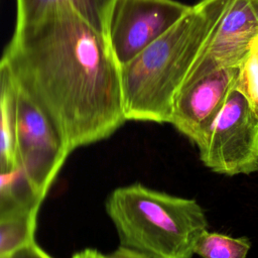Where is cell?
<instances>
[{
	"mask_svg": "<svg viewBox=\"0 0 258 258\" xmlns=\"http://www.w3.org/2000/svg\"><path fill=\"white\" fill-rule=\"evenodd\" d=\"M105 258H148V257H146L145 255L135 250H132L130 248L120 245L118 249H116L109 255H105Z\"/></svg>",
	"mask_w": 258,
	"mask_h": 258,
	"instance_id": "obj_16",
	"label": "cell"
},
{
	"mask_svg": "<svg viewBox=\"0 0 258 258\" xmlns=\"http://www.w3.org/2000/svg\"><path fill=\"white\" fill-rule=\"evenodd\" d=\"M37 213L0 221V258L35 242Z\"/></svg>",
	"mask_w": 258,
	"mask_h": 258,
	"instance_id": "obj_12",
	"label": "cell"
},
{
	"mask_svg": "<svg viewBox=\"0 0 258 258\" xmlns=\"http://www.w3.org/2000/svg\"><path fill=\"white\" fill-rule=\"evenodd\" d=\"M116 0H16V24L28 22L46 10L69 7L107 36L109 18Z\"/></svg>",
	"mask_w": 258,
	"mask_h": 258,
	"instance_id": "obj_10",
	"label": "cell"
},
{
	"mask_svg": "<svg viewBox=\"0 0 258 258\" xmlns=\"http://www.w3.org/2000/svg\"><path fill=\"white\" fill-rule=\"evenodd\" d=\"M4 258H5V257H4Z\"/></svg>",
	"mask_w": 258,
	"mask_h": 258,
	"instance_id": "obj_18",
	"label": "cell"
},
{
	"mask_svg": "<svg viewBox=\"0 0 258 258\" xmlns=\"http://www.w3.org/2000/svg\"><path fill=\"white\" fill-rule=\"evenodd\" d=\"M238 73L239 67L219 69L183 84L174 100L170 124L197 145L236 87Z\"/></svg>",
	"mask_w": 258,
	"mask_h": 258,
	"instance_id": "obj_8",
	"label": "cell"
},
{
	"mask_svg": "<svg viewBox=\"0 0 258 258\" xmlns=\"http://www.w3.org/2000/svg\"><path fill=\"white\" fill-rule=\"evenodd\" d=\"M236 88L247 98L258 114V36L252 42L249 53L239 66Z\"/></svg>",
	"mask_w": 258,
	"mask_h": 258,
	"instance_id": "obj_14",
	"label": "cell"
},
{
	"mask_svg": "<svg viewBox=\"0 0 258 258\" xmlns=\"http://www.w3.org/2000/svg\"><path fill=\"white\" fill-rule=\"evenodd\" d=\"M189 9L174 0H116L107 38L118 63L122 66L135 57Z\"/></svg>",
	"mask_w": 258,
	"mask_h": 258,
	"instance_id": "obj_6",
	"label": "cell"
},
{
	"mask_svg": "<svg viewBox=\"0 0 258 258\" xmlns=\"http://www.w3.org/2000/svg\"><path fill=\"white\" fill-rule=\"evenodd\" d=\"M231 0H201L165 33L120 66L127 121L170 123L175 97Z\"/></svg>",
	"mask_w": 258,
	"mask_h": 258,
	"instance_id": "obj_2",
	"label": "cell"
},
{
	"mask_svg": "<svg viewBox=\"0 0 258 258\" xmlns=\"http://www.w3.org/2000/svg\"><path fill=\"white\" fill-rule=\"evenodd\" d=\"M2 57L70 153L108 138L127 121L120 64L107 36L69 7L16 24Z\"/></svg>",
	"mask_w": 258,
	"mask_h": 258,
	"instance_id": "obj_1",
	"label": "cell"
},
{
	"mask_svg": "<svg viewBox=\"0 0 258 258\" xmlns=\"http://www.w3.org/2000/svg\"><path fill=\"white\" fill-rule=\"evenodd\" d=\"M257 36L258 0H231L183 84L219 69L239 67Z\"/></svg>",
	"mask_w": 258,
	"mask_h": 258,
	"instance_id": "obj_7",
	"label": "cell"
},
{
	"mask_svg": "<svg viewBox=\"0 0 258 258\" xmlns=\"http://www.w3.org/2000/svg\"><path fill=\"white\" fill-rule=\"evenodd\" d=\"M15 149L17 165L44 199L70 152L48 118L20 90Z\"/></svg>",
	"mask_w": 258,
	"mask_h": 258,
	"instance_id": "obj_5",
	"label": "cell"
},
{
	"mask_svg": "<svg viewBox=\"0 0 258 258\" xmlns=\"http://www.w3.org/2000/svg\"><path fill=\"white\" fill-rule=\"evenodd\" d=\"M19 87L6 62L0 58V171L17 165L15 131Z\"/></svg>",
	"mask_w": 258,
	"mask_h": 258,
	"instance_id": "obj_9",
	"label": "cell"
},
{
	"mask_svg": "<svg viewBox=\"0 0 258 258\" xmlns=\"http://www.w3.org/2000/svg\"><path fill=\"white\" fill-rule=\"evenodd\" d=\"M5 258H52L44 250H42L36 242L27 244Z\"/></svg>",
	"mask_w": 258,
	"mask_h": 258,
	"instance_id": "obj_15",
	"label": "cell"
},
{
	"mask_svg": "<svg viewBox=\"0 0 258 258\" xmlns=\"http://www.w3.org/2000/svg\"><path fill=\"white\" fill-rule=\"evenodd\" d=\"M72 258H105V255L95 249H85L75 253Z\"/></svg>",
	"mask_w": 258,
	"mask_h": 258,
	"instance_id": "obj_17",
	"label": "cell"
},
{
	"mask_svg": "<svg viewBox=\"0 0 258 258\" xmlns=\"http://www.w3.org/2000/svg\"><path fill=\"white\" fill-rule=\"evenodd\" d=\"M197 146L203 163L215 172L236 175L258 170V114L236 87Z\"/></svg>",
	"mask_w": 258,
	"mask_h": 258,
	"instance_id": "obj_4",
	"label": "cell"
},
{
	"mask_svg": "<svg viewBox=\"0 0 258 258\" xmlns=\"http://www.w3.org/2000/svg\"><path fill=\"white\" fill-rule=\"evenodd\" d=\"M43 200L19 165L0 171V221L38 212Z\"/></svg>",
	"mask_w": 258,
	"mask_h": 258,
	"instance_id": "obj_11",
	"label": "cell"
},
{
	"mask_svg": "<svg viewBox=\"0 0 258 258\" xmlns=\"http://www.w3.org/2000/svg\"><path fill=\"white\" fill-rule=\"evenodd\" d=\"M250 247L246 238H233L207 230L200 237L195 254L202 258H246Z\"/></svg>",
	"mask_w": 258,
	"mask_h": 258,
	"instance_id": "obj_13",
	"label": "cell"
},
{
	"mask_svg": "<svg viewBox=\"0 0 258 258\" xmlns=\"http://www.w3.org/2000/svg\"><path fill=\"white\" fill-rule=\"evenodd\" d=\"M106 211L120 245L148 258H191L208 230L204 210L195 200L141 183L115 188L107 198Z\"/></svg>",
	"mask_w": 258,
	"mask_h": 258,
	"instance_id": "obj_3",
	"label": "cell"
}]
</instances>
